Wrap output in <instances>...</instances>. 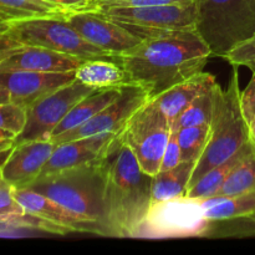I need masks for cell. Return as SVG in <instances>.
<instances>
[{"mask_svg": "<svg viewBox=\"0 0 255 255\" xmlns=\"http://www.w3.org/2000/svg\"><path fill=\"white\" fill-rule=\"evenodd\" d=\"M211 49L197 30L143 40L119 55L131 82L143 86L151 99L203 71Z\"/></svg>", "mask_w": 255, "mask_h": 255, "instance_id": "6da1fadb", "label": "cell"}, {"mask_svg": "<svg viewBox=\"0 0 255 255\" xmlns=\"http://www.w3.org/2000/svg\"><path fill=\"white\" fill-rule=\"evenodd\" d=\"M104 166L107 237L136 238L152 203L153 177L142 171L122 131L105 154Z\"/></svg>", "mask_w": 255, "mask_h": 255, "instance_id": "7a4b0ae2", "label": "cell"}, {"mask_svg": "<svg viewBox=\"0 0 255 255\" xmlns=\"http://www.w3.org/2000/svg\"><path fill=\"white\" fill-rule=\"evenodd\" d=\"M104 157L91 163L39 176L27 188L54 199L80 218L96 224L104 237H107Z\"/></svg>", "mask_w": 255, "mask_h": 255, "instance_id": "3957f363", "label": "cell"}, {"mask_svg": "<svg viewBox=\"0 0 255 255\" xmlns=\"http://www.w3.org/2000/svg\"><path fill=\"white\" fill-rule=\"evenodd\" d=\"M241 94L238 67L233 66L228 87L223 90L219 86L217 91L211 122V137L206 149L197 161L189 187L193 186L209 169L234 156L249 142L248 122L242 110Z\"/></svg>", "mask_w": 255, "mask_h": 255, "instance_id": "277c9868", "label": "cell"}, {"mask_svg": "<svg viewBox=\"0 0 255 255\" xmlns=\"http://www.w3.org/2000/svg\"><path fill=\"white\" fill-rule=\"evenodd\" d=\"M196 30L212 56L224 59L255 32V0H199Z\"/></svg>", "mask_w": 255, "mask_h": 255, "instance_id": "5b68a950", "label": "cell"}, {"mask_svg": "<svg viewBox=\"0 0 255 255\" xmlns=\"http://www.w3.org/2000/svg\"><path fill=\"white\" fill-rule=\"evenodd\" d=\"M10 35L25 46H40L82 60L109 59L119 56L104 51L85 40L65 16H44L10 21Z\"/></svg>", "mask_w": 255, "mask_h": 255, "instance_id": "8992f818", "label": "cell"}, {"mask_svg": "<svg viewBox=\"0 0 255 255\" xmlns=\"http://www.w3.org/2000/svg\"><path fill=\"white\" fill-rule=\"evenodd\" d=\"M198 1L194 0L154 6L110 7L99 12L126 27L143 41L187 30H196Z\"/></svg>", "mask_w": 255, "mask_h": 255, "instance_id": "52a82bcc", "label": "cell"}, {"mask_svg": "<svg viewBox=\"0 0 255 255\" xmlns=\"http://www.w3.org/2000/svg\"><path fill=\"white\" fill-rule=\"evenodd\" d=\"M211 221L199 199L179 197L152 202L136 238L173 239L208 237Z\"/></svg>", "mask_w": 255, "mask_h": 255, "instance_id": "ba28073f", "label": "cell"}, {"mask_svg": "<svg viewBox=\"0 0 255 255\" xmlns=\"http://www.w3.org/2000/svg\"><path fill=\"white\" fill-rule=\"evenodd\" d=\"M171 134V124L159 107L149 100L122 129V138L131 148L144 173L154 177L161 168Z\"/></svg>", "mask_w": 255, "mask_h": 255, "instance_id": "9c48e42d", "label": "cell"}, {"mask_svg": "<svg viewBox=\"0 0 255 255\" xmlns=\"http://www.w3.org/2000/svg\"><path fill=\"white\" fill-rule=\"evenodd\" d=\"M92 91L95 89L75 80L35 101L26 107L25 126L14 138V144L51 138L54 129L70 110Z\"/></svg>", "mask_w": 255, "mask_h": 255, "instance_id": "30bf717a", "label": "cell"}, {"mask_svg": "<svg viewBox=\"0 0 255 255\" xmlns=\"http://www.w3.org/2000/svg\"><path fill=\"white\" fill-rule=\"evenodd\" d=\"M151 100L148 91L138 84H127L121 87L116 99L91 120L77 128L51 139L55 143L82 138L101 133H117L122 131L131 117Z\"/></svg>", "mask_w": 255, "mask_h": 255, "instance_id": "8fae6325", "label": "cell"}, {"mask_svg": "<svg viewBox=\"0 0 255 255\" xmlns=\"http://www.w3.org/2000/svg\"><path fill=\"white\" fill-rule=\"evenodd\" d=\"M65 17L85 40L114 56H119L142 42L126 27L99 11H75Z\"/></svg>", "mask_w": 255, "mask_h": 255, "instance_id": "7c38bea8", "label": "cell"}, {"mask_svg": "<svg viewBox=\"0 0 255 255\" xmlns=\"http://www.w3.org/2000/svg\"><path fill=\"white\" fill-rule=\"evenodd\" d=\"M75 80V71L40 72L27 70H0V86L7 90L11 102L24 109Z\"/></svg>", "mask_w": 255, "mask_h": 255, "instance_id": "4fadbf2b", "label": "cell"}, {"mask_svg": "<svg viewBox=\"0 0 255 255\" xmlns=\"http://www.w3.org/2000/svg\"><path fill=\"white\" fill-rule=\"evenodd\" d=\"M55 146L51 139L14 144L0 166V174L15 189L27 188L40 176Z\"/></svg>", "mask_w": 255, "mask_h": 255, "instance_id": "5bb4252c", "label": "cell"}, {"mask_svg": "<svg viewBox=\"0 0 255 255\" xmlns=\"http://www.w3.org/2000/svg\"><path fill=\"white\" fill-rule=\"evenodd\" d=\"M14 196L26 213L54 224L64 236L69 233H90L104 237L102 231L96 224L80 218L54 199L39 192L30 188H14Z\"/></svg>", "mask_w": 255, "mask_h": 255, "instance_id": "9a60e30c", "label": "cell"}, {"mask_svg": "<svg viewBox=\"0 0 255 255\" xmlns=\"http://www.w3.org/2000/svg\"><path fill=\"white\" fill-rule=\"evenodd\" d=\"M120 132L95 134L56 143L40 176L74 168L102 158Z\"/></svg>", "mask_w": 255, "mask_h": 255, "instance_id": "2e32d148", "label": "cell"}, {"mask_svg": "<svg viewBox=\"0 0 255 255\" xmlns=\"http://www.w3.org/2000/svg\"><path fill=\"white\" fill-rule=\"evenodd\" d=\"M85 60L40 46H22L0 62V70H27L40 72L75 71Z\"/></svg>", "mask_w": 255, "mask_h": 255, "instance_id": "e0dca14e", "label": "cell"}, {"mask_svg": "<svg viewBox=\"0 0 255 255\" xmlns=\"http://www.w3.org/2000/svg\"><path fill=\"white\" fill-rule=\"evenodd\" d=\"M217 84L218 82L213 75L202 71L174 85L151 100L163 112L169 124H172L193 100L213 89Z\"/></svg>", "mask_w": 255, "mask_h": 255, "instance_id": "ac0fdd59", "label": "cell"}, {"mask_svg": "<svg viewBox=\"0 0 255 255\" xmlns=\"http://www.w3.org/2000/svg\"><path fill=\"white\" fill-rule=\"evenodd\" d=\"M77 81L95 90L121 87L131 84L126 69L119 61L109 59L85 60L75 70Z\"/></svg>", "mask_w": 255, "mask_h": 255, "instance_id": "d6986e66", "label": "cell"}, {"mask_svg": "<svg viewBox=\"0 0 255 255\" xmlns=\"http://www.w3.org/2000/svg\"><path fill=\"white\" fill-rule=\"evenodd\" d=\"M122 87V86H121ZM121 87H111V89H101L95 90L91 94L85 96L80 100L74 107L69 111V114L65 116V119L60 122L54 129L51 134V138L54 139L61 134L67 133L72 129L77 128L85 122L91 120L95 115L99 114L102 109L107 106L110 102L114 101L117 95L121 91Z\"/></svg>", "mask_w": 255, "mask_h": 255, "instance_id": "ffe728a7", "label": "cell"}, {"mask_svg": "<svg viewBox=\"0 0 255 255\" xmlns=\"http://www.w3.org/2000/svg\"><path fill=\"white\" fill-rule=\"evenodd\" d=\"M0 223L64 236L62 232L54 224L26 213L15 198L14 187L5 181L1 174H0Z\"/></svg>", "mask_w": 255, "mask_h": 255, "instance_id": "44dd1931", "label": "cell"}, {"mask_svg": "<svg viewBox=\"0 0 255 255\" xmlns=\"http://www.w3.org/2000/svg\"><path fill=\"white\" fill-rule=\"evenodd\" d=\"M197 161H184L168 171H159L152 181V202L186 196Z\"/></svg>", "mask_w": 255, "mask_h": 255, "instance_id": "7402d4cb", "label": "cell"}, {"mask_svg": "<svg viewBox=\"0 0 255 255\" xmlns=\"http://www.w3.org/2000/svg\"><path fill=\"white\" fill-rule=\"evenodd\" d=\"M254 151L255 147L249 141L234 156H232L226 162L221 163L219 166L213 167L207 173H204L193 186L189 187L186 197L193 199H204L216 196L217 192L221 189V187L223 186V183L228 178L229 174L232 173V171L236 168L237 164L243 161L248 154H251Z\"/></svg>", "mask_w": 255, "mask_h": 255, "instance_id": "603a6c76", "label": "cell"}, {"mask_svg": "<svg viewBox=\"0 0 255 255\" xmlns=\"http://www.w3.org/2000/svg\"><path fill=\"white\" fill-rule=\"evenodd\" d=\"M199 201L211 222L231 221L255 213V188L238 196L211 197Z\"/></svg>", "mask_w": 255, "mask_h": 255, "instance_id": "cb8c5ba5", "label": "cell"}, {"mask_svg": "<svg viewBox=\"0 0 255 255\" xmlns=\"http://www.w3.org/2000/svg\"><path fill=\"white\" fill-rule=\"evenodd\" d=\"M0 15L9 21L44 16H66L67 12L44 0H0Z\"/></svg>", "mask_w": 255, "mask_h": 255, "instance_id": "d4e9b609", "label": "cell"}, {"mask_svg": "<svg viewBox=\"0 0 255 255\" xmlns=\"http://www.w3.org/2000/svg\"><path fill=\"white\" fill-rule=\"evenodd\" d=\"M219 84H217L209 91L204 92L201 96L188 105L187 109L183 110L178 119L172 122L177 127H189L198 126V125H211L213 119L214 105H216L217 91H218Z\"/></svg>", "mask_w": 255, "mask_h": 255, "instance_id": "484cf974", "label": "cell"}, {"mask_svg": "<svg viewBox=\"0 0 255 255\" xmlns=\"http://www.w3.org/2000/svg\"><path fill=\"white\" fill-rule=\"evenodd\" d=\"M255 188V151L239 162L214 197H232Z\"/></svg>", "mask_w": 255, "mask_h": 255, "instance_id": "4316f807", "label": "cell"}, {"mask_svg": "<svg viewBox=\"0 0 255 255\" xmlns=\"http://www.w3.org/2000/svg\"><path fill=\"white\" fill-rule=\"evenodd\" d=\"M209 137L211 125L181 127L178 131V141L183 162L198 161L208 144Z\"/></svg>", "mask_w": 255, "mask_h": 255, "instance_id": "83f0119b", "label": "cell"}, {"mask_svg": "<svg viewBox=\"0 0 255 255\" xmlns=\"http://www.w3.org/2000/svg\"><path fill=\"white\" fill-rule=\"evenodd\" d=\"M25 121L26 109L14 102L0 104V129L10 132L16 137L24 128Z\"/></svg>", "mask_w": 255, "mask_h": 255, "instance_id": "f1b7e54d", "label": "cell"}, {"mask_svg": "<svg viewBox=\"0 0 255 255\" xmlns=\"http://www.w3.org/2000/svg\"><path fill=\"white\" fill-rule=\"evenodd\" d=\"M232 66L248 67L255 72V32L251 37L237 44L228 54L224 56Z\"/></svg>", "mask_w": 255, "mask_h": 255, "instance_id": "f546056e", "label": "cell"}, {"mask_svg": "<svg viewBox=\"0 0 255 255\" xmlns=\"http://www.w3.org/2000/svg\"><path fill=\"white\" fill-rule=\"evenodd\" d=\"M194 1V0H90L89 11H100L110 7H139L154 5L177 4V2Z\"/></svg>", "mask_w": 255, "mask_h": 255, "instance_id": "4dcf8cb0", "label": "cell"}, {"mask_svg": "<svg viewBox=\"0 0 255 255\" xmlns=\"http://www.w3.org/2000/svg\"><path fill=\"white\" fill-rule=\"evenodd\" d=\"M178 131L179 127L171 125V134H169L168 142H167L166 149H164L159 171H168V169L174 168V167H177L179 163L183 162L181 146H179L178 141Z\"/></svg>", "mask_w": 255, "mask_h": 255, "instance_id": "1f68e13d", "label": "cell"}, {"mask_svg": "<svg viewBox=\"0 0 255 255\" xmlns=\"http://www.w3.org/2000/svg\"><path fill=\"white\" fill-rule=\"evenodd\" d=\"M241 102L244 117L247 122H249L255 117V72L246 89L242 91Z\"/></svg>", "mask_w": 255, "mask_h": 255, "instance_id": "d6a6232c", "label": "cell"}, {"mask_svg": "<svg viewBox=\"0 0 255 255\" xmlns=\"http://www.w3.org/2000/svg\"><path fill=\"white\" fill-rule=\"evenodd\" d=\"M24 46L17 40H15L9 32L0 34V62L4 61L10 55L15 54Z\"/></svg>", "mask_w": 255, "mask_h": 255, "instance_id": "836d02e7", "label": "cell"}, {"mask_svg": "<svg viewBox=\"0 0 255 255\" xmlns=\"http://www.w3.org/2000/svg\"><path fill=\"white\" fill-rule=\"evenodd\" d=\"M49 4L55 5L67 14L75 11H89L90 0H44Z\"/></svg>", "mask_w": 255, "mask_h": 255, "instance_id": "e575fe53", "label": "cell"}, {"mask_svg": "<svg viewBox=\"0 0 255 255\" xmlns=\"http://www.w3.org/2000/svg\"><path fill=\"white\" fill-rule=\"evenodd\" d=\"M14 146V139L12 138H0V153L7 151Z\"/></svg>", "mask_w": 255, "mask_h": 255, "instance_id": "d590c367", "label": "cell"}, {"mask_svg": "<svg viewBox=\"0 0 255 255\" xmlns=\"http://www.w3.org/2000/svg\"><path fill=\"white\" fill-rule=\"evenodd\" d=\"M248 128H249V141L255 147V117L253 120L248 122Z\"/></svg>", "mask_w": 255, "mask_h": 255, "instance_id": "8d00e7d4", "label": "cell"}, {"mask_svg": "<svg viewBox=\"0 0 255 255\" xmlns=\"http://www.w3.org/2000/svg\"><path fill=\"white\" fill-rule=\"evenodd\" d=\"M10 29V21L7 19H5L4 16L0 15V34H4L7 32Z\"/></svg>", "mask_w": 255, "mask_h": 255, "instance_id": "74e56055", "label": "cell"}, {"mask_svg": "<svg viewBox=\"0 0 255 255\" xmlns=\"http://www.w3.org/2000/svg\"><path fill=\"white\" fill-rule=\"evenodd\" d=\"M7 102H11L9 92L4 87L0 86V104H7Z\"/></svg>", "mask_w": 255, "mask_h": 255, "instance_id": "f35d334b", "label": "cell"}, {"mask_svg": "<svg viewBox=\"0 0 255 255\" xmlns=\"http://www.w3.org/2000/svg\"><path fill=\"white\" fill-rule=\"evenodd\" d=\"M0 138H15V136L12 133H10V132L7 131H4V129H0Z\"/></svg>", "mask_w": 255, "mask_h": 255, "instance_id": "ab89813d", "label": "cell"}]
</instances>
